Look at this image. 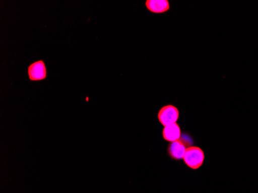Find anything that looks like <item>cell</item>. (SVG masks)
Here are the masks:
<instances>
[{
  "label": "cell",
  "instance_id": "obj_1",
  "mask_svg": "<svg viewBox=\"0 0 258 193\" xmlns=\"http://www.w3.org/2000/svg\"><path fill=\"white\" fill-rule=\"evenodd\" d=\"M183 161L191 169H198L202 166L205 159L204 151L197 146H190L185 151Z\"/></svg>",
  "mask_w": 258,
  "mask_h": 193
},
{
  "label": "cell",
  "instance_id": "obj_2",
  "mask_svg": "<svg viewBox=\"0 0 258 193\" xmlns=\"http://www.w3.org/2000/svg\"><path fill=\"white\" fill-rule=\"evenodd\" d=\"M179 117V110L177 107L172 105V104L164 106L158 113V119H159V122L165 127L177 122Z\"/></svg>",
  "mask_w": 258,
  "mask_h": 193
},
{
  "label": "cell",
  "instance_id": "obj_3",
  "mask_svg": "<svg viewBox=\"0 0 258 193\" xmlns=\"http://www.w3.org/2000/svg\"><path fill=\"white\" fill-rule=\"evenodd\" d=\"M190 147L189 143H187L183 139H179L175 142H171L168 147V154L171 159L174 160H180L183 159L185 151L188 148Z\"/></svg>",
  "mask_w": 258,
  "mask_h": 193
},
{
  "label": "cell",
  "instance_id": "obj_4",
  "mask_svg": "<svg viewBox=\"0 0 258 193\" xmlns=\"http://www.w3.org/2000/svg\"><path fill=\"white\" fill-rule=\"evenodd\" d=\"M28 76L32 81H43L46 78V68L43 60H38L30 65Z\"/></svg>",
  "mask_w": 258,
  "mask_h": 193
},
{
  "label": "cell",
  "instance_id": "obj_5",
  "mask_svg": "<svg viewBox=\"0 0 258 193\" xmlns=\"http://www.w3.org/2000/svg\"><path fill=\"white\" fill-rule=\"evenodd\" d=\"M162 136H163V139L167 142H173L181 139L182 132L179 124L177 123H174L164 127L162 130Z\"/></svg>",
  "mask_w": 258,
  "mask_h": 193
},
{
  "label": "cell",
  "instance_id": "obj_6",
  "mask_svg": "<svg viewBox=\"0 0 258 193\" xmlns=\"http://www.w3.org/2000/svg\"><path fill=\"white\" fill-rule=\"evenodd\" d=\"M146 6L153 14H163L170 8L168 0H147Z\"/></svg>",
  "mask_w": 258,
  "mask_h": 193
}]
</instances>
